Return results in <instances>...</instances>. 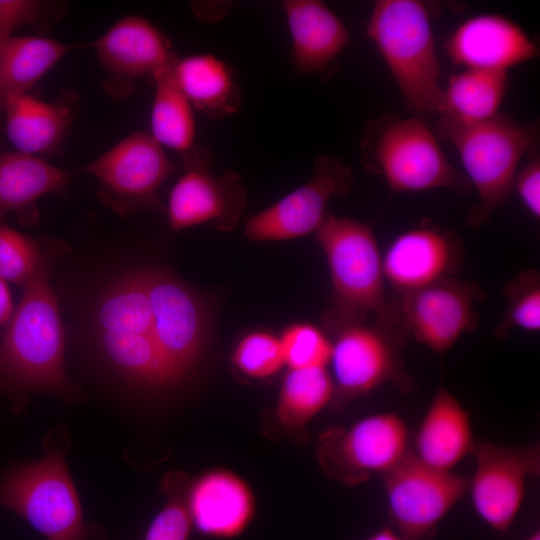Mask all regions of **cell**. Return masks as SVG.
Instances as JSON below:
<instances>
[{"label":"cell","instance_id":"cell-1","mask_svg":"<svg viewBox=\"0 0 540 540\" xmlns=\"http://www.w3.org/2000/svg\"><path fill=\"white\" fill-rule=\"evenodd\" d=\"M55 252H46L23 285L20 302L0 341V389L21 394L72 392L64 370V330L49 275Z\"/></svg>","mask_w":540,"mask_h":540},{"label":"cell","instance_id":"cell-2","mask_svg":"<svg viewBox=\"0 0 540 540\" xmlns=\"http://www.w3.org/2000/svg\"><path fill=\"white\" fill-rule=\"evenodd\" d=\"M316 238L332 286V305L324 317L328 330L368 319L406 329L396 301L386 296L382 255L371 227L356 219L328 214Z\"/></svg>","mask_w":540,"mask_h":540},{"label":"cell","instance_id":"cell-3","mask_svg":"<svg viewBox=\"0 0 540 540\" xmlns=\"http://www.w3.org/2000/svg\"><path fill=\"white\" fill-rule=\"evenodd\" d=\"M430 12L418 0H378L366 28L405 105L422 117L437 113L442 93Z\"/></svg>","mask_w":540,"mask_h":540},{"label":"cell","instance_id":"cell-4","mask_svg":"<svg viewBox=\"0 0 540 540\" xmlns=\"http://www.w3.org/2000/svg\"><path fill=\"white\" fill-rule=\"evenodd\" d=\"M93 332L104 359L124 378L150 388L175 384L156 342L145 269L127 273L104 290Z\"/></svg>","mask_w":540,"mask_h":540},{"label":"cell","instance_id":"cell-5","mask_svg":"<svg viewBox=\"0 0 540 540\" xmlns=\"http://www.w3.org/2000/svg\"><path fill=\"white\" fill-rule=\"evenodd\" d=\"M437 135L455 147L465 177L477 192L478 202L467 222L479 227L507 200L521 159L538 144L539 129L537 124H521L498 113L473 124L440 120Z\"/></svg>","mask_w":540,"mask_h":540},{"label":"cell","instance_id":"cell-6","mask_svg":"<svg viewBox=\"0 0 540 540\" xmlns=\"http://www.w3.org/2000/svg\"><path fill=\"white\" fill-rule=\"evenodd\" d=\"M360 148L367 171L381 176L393 192L445 188L464 194L471 188L422 116L390 113L369 121Z\"/></svg>","mask_w":540,"mask_h":540},{"label":"cell","instance_id":"cell-7","mask_svg":"<svg viewBox=\"0 0 540 540\" xmlns=\"http://www.w3.org/2000/svg\"><path fill=\"white\" fill-rule=\"evenodd\" d=\"M0 505L25 519L46 540H85L79 497L59 452L51 451L2 476Z\"/></svg>","mask_w":540,"mask_h":540},{"label":"cell","instance_id":"cell-8","mask_svg":"<svg viewBox=\"0 0 540 540\" xmlns=\"http://www.w3.org/2000/svg\"><path fill=\"white\" fill-rule=\"evenodd\" d=\"M334 333L330 364L335 395L351 399L386 383L411 387L400 352L409 336L402 327L377 320H355L329 330Z\"/></svg>","mask_w":540,"mask_h":540},{"label":"cell","instance_id":"cell-9","mask_svg":"<svg viewBox=\"0 0 540 540\" xmlns=\"http://www.w3.org/2000/svg\"><path fill=\"white\" fill-rule=\"evenodd\" d=\"M409 431L396 413L366 416L349 428H334L319 439L318 456L327 474L353 485L380 476L409 452Z\"/></svg>","mask_w":540,"mask_h":540},{"label":"cell","instance_id":"cell-10","mask_svg":"<svg viewBox=\"0 0 540 540\" xmlns=\"http://www.w3.org/2000/svg\"><path fill=\"white\" fill-rule=\"evenodd\" d=\"M84 170L99 181V196L115 212L127 215L159 206L157 191L175 170L163 147L135 132L90 162Z\"/></svg>","mask_w":540,"mask_h":540},{"label":"cell","instance_id":"cell-11","mask_svg":"<svg viewBox=\"0 0 540 540\" xmlns=\"http://www.w3.org/2000/svg\"><path fill=\"white\" fill-rule=\"evenodd\" d=\"M392 521L406 540H420L460 501L469 481L430 467L412 451L381 475Z\"/></svg>","mask_w":540,"mask_h":540},{"label":"cell","instance_id":"cell-12","mask_svg":"<svg viewBox=\"0 0 540 540\" xmlns=\"http://www.w3.org/2000/svg\"><path fill=\"white\" fill-rule=\"evenodd\" d=\"M212 161L211 151L199 145L182 155L184 171L168 199L171 230L211 223L218 230L231 231L238 222L247 203L243 181L233 171L216 174Z\"/></svg>","mask_w":540,"mask_h":540},{"label":"cell","instance_id":"cell-13","mask_svg":"<svg viewBox=\"0 0 540 540\" xmlns=\"http://www.w3.org/2000/svg\"><path fill=\"white\" fill-rule=\"evenodd\" d=\"M353 183L347 164L334 156H318L302 186L247 220L245 237L252 242L282 241L317 232L328 216L330 199L348 193Z\"/></svg>","mask_w":540,"mask_h":540},{"label":"cell","instance_id":"cell-14","mask_svg":"<svg viewBox=\"0 0 540 540\" xmlns=\"http://www.w3.org/2000/svg\"><path fill=\"white\" fill-rule=\"evenodd\" d=\"M156 342L174 383L195 366L206 336L198 295L169 272L145 269Z\"/></svg>","mask_w":540,"mask_h":540},{"label":"cell","instance_id":"cell-15","mask_svg":"<svg viewBox=\"0 0 540 540\" xmlns=\"http://www.w3.org/2000/svg\"><path fill=\"white\" fill-rule=\"evenodd\" d=\"M471 499L475 512L491 529L504 533L518 516L529 478L539 476V445L514 447L476 443Z\"/></svg>","mask_w":540,"mask_h":540},{"label":"cell","instance_id":"cell-16","mask_svg":"<svg viewBox=\"0 0 540 540\" xmlns=\"http://www.w3.org/2000/svg\"><path fill=\"white\" fill-rule=\"evenodd\" d=\"M399 296L396 303L408 334L437 353L477 327L475 304L486 298L476 282L456 277Z\"/></svg>","mask_w":540,"mask_h":540},{"label":"cell","instance_id":"cell-17","mask_svg":"<svg viewBox=\"0 0 540 540\" xmlns=\"http://www.w3.org/2000/svg\"><path fill=\"white\" fill-rule=\"evenodd\" d=\"M464 257L457 235L422 224L399 234L382 256L385 282L399 295L455 277Z\"/></svg>","mask_w":540,"mask_h":540},{"label":"cell","instance_id":"cell-18","mask_svg":"<svg viewBox=\"0 0 540 540\" xmlns=\"http://www.w3.org/2000/svg\"><path fill=\"white\" fill-rule=\"evenodd\" d=\"M445 49L451 61L465 69L504 73L539 54L517 23L495 13L467 18L449 35Z\"/></svg>","mask_w":540,"mask_h":540},{"label":"cell","instance_id":"cell-19","mask_svg":"<svg viewBox=\"0 0 540 540\" xmlns=\"http://www.w3.org/2000/svg\"><path fill=\"white\" fill-rule=\"evenodd\" d=\"M187 506L192 524L203 535L233 539L254 520L256 499L251 486L237 473L214 468L188 486Z\"/></svg>","mask_w":540,"mask_h":540},{"label":"cell","instance_id":"cell-20","mask_svg":"<svg viewBox=\"0 0 540 540\" xmlns=\"http://www.w3.org/2000/svg\"><path fill=\"white\" fill-rule=\"evenodd\" d=\"M94 47L105 70L129 82L138 77L155 81L178 59L169 39L140 16L117 21Z\"/></svg>","mask_w":540,"mask_h":540},{"label":"cell","instance_id":"cell-21","mask_svg":"<svg viewBox=\"0 0 540 540\" xmlns=\"http://www.w3.org/2000/svg\"><path fill=\"white\" fill-rule=\"evenodd\" d=\"M282 7L297 72L306 76L327 70L350 42L344 23L319 0H286Z\"/></svg>","mask_w":540,"mask_h":540},{"label":"cell","instance_id":"cell-22","mask_svg":"<svg viewBox=\"0 0 540 540\" xmlns=\"http://www.w3.org/2000/svg\"><path fill=\"white\" fill-rule=\"evenodd\" d=\"M475 444L467 410L448 389L440 387L419 425L412 453L430 467L452 471Z\"/></svg>","mask_w":540,"mask_h":540},{"label":"cell","instance_id":"cell-23","mask_svg":"<svg viewBox=\"0 0 540 540\" xmlns=\"http://www.w3.org/2000/svg\"><path fill=\"white\" fill-rule=\"evenodd\" d=\"M70 171L43 158L21 152H0V222L15 213L25 225L38 220L37 201L44 195H63Z\"/></svg>","mask_w":540,"mask_h":540},{"label":"cell","instance_id":"cell-24","mask_svg":"<svg viewBox=\"0 0 540 540\" xmlns=\"http://www.w3.org/2000/svg\"><path fill=\"white\" fill-rule=\"evenodd\" d=\"M1 108L11 144L17 152L35 156L56 150L74 118L70 96L48 103L26 93L6 99Z\"/></svg>","mask_w":540,"mask_h":540},{"label":"cell","instance_id":"cell-25","mask_svg":"<svg viewBox=\"0 0 540 540\" xmlns=\"http://www.w3.org/2000/svg\"><path fill=\"white\" fill-rule=\"evenodd\" d=\"M174 78L193 109L212 119L234 114L242 98L234 70L213 54L177 59Z\"/></svg>","mask_w":540,"mask_h":540},{"label":"cell","instance_id":"cell-26","mask_svg":"<svg viewBox=\"0 0 540 540\" xmlns=\"http://www.w3.org/2000/svg\"><path fill=\"white\" fill-rule=\"evenodd\" d=\"M507 73L465 69L453 75L442 93L437 109L441 121L473 124L499 112L507 89Z\"/></svg>","mask_w":540,"mask_h":540},{"label":"cell","instance_id":"cell-27","mask_svg":"<svg viewBox=\"0 0 540 540\" xmlns=\"http://www.w3.org/2000/svg\"><path fill=\"white\" fill-rule=\"evenodd\" d=\"M76 45L40 36H11L0 46V109L13 96L26 94Z\"/></svg>","mask_w":540,"mask_h":540},{"label":"cell","instance_id":"cell-28","mask_svg":"<svg viewBox=\"0 0 540 540\" xmlns=\"http://www.w3.org/2000/svg\"><path fill=\"white\" fill-rule=\"evenodd\" d=\"M335 386L326 367L288 369L276 404V417L286 428H302L333 399Z\"/></svg>","mask_w":540,"mask_h":540},{"label":"cell","instance_id":"cell-29","mask_svg":"<svg viewBox=\"0 0 540 540\" xmlns=\"http://www.w3.org/2000/svg\"><path fill=\"white\" fill-rule=\"evenodd\" d=\"M173 67L154 81L150 135L162 147L184 155L196 146L195 120L193 107L174 78Z\"/></svg>","mask_w":540,"mask_h":540},{"label":"cell","instance_id":"cell-30","mask_svg":"<svg viewBox=\"0 0 540 540\" xmlns=\"http://www.w3.org/2000/svg\"><path fill=\"white\" fill-rule=\"evenodd\" d=\"M507 304L495 336L506 340L511 331H540V273L526 269L512 277L503 287Z\"/></svg>","mask_w":540,"mask_h":540},{"label":"cell","instance_id":"cell-31","mask_svg":"<svg viewBox=\"0 0 540 540\" xmlns=\"http://www.w3.org/2000/svg\"><path fill=\"white\" fill-rule=\"evenodd\" d=\"M187 479L171 473L164 479L167 501L151 521L143 540H188L192 520L187 506Z\"/></svg>","mask_w":540,"mask_h":540},{"label":"cell","instance_id":"cell-32","mask_svg":"<svg viewBox=\"0 0 540 540\" xmlns=\"http://www.w3.org/2000/svg\"><path fill=\"white\" fill-rule=\"evenodd\" d=\"M231 362L247 377H271L285 366L280 338L266 331L250 332L236 344Z\"/></svg>","mask_w":540,"mask_h":540},{"label":"cell","instance_id":"cell-33","mask_svg":"<svg viewBox=\"0 0 540 540\" xmlns=\"http://www.w3.org/2000/svg\"><path fill=\"white\" fill-rule=\"evenodd\" d=\"M47 251L35 239L0 222V278L24 285Z\"/></svg>","mask_w":540,"mask_h":540},{"label":"cell","instance_id":"cell-34","mask_svg":"<svg viewBox=\"0 0 540 540\" xmlns=\"http://www.w3.org/2000/svg\"><path fill=\"white\" fill-rule=\"evenodd\" d=\"M279 338L288 369L326 367L330 363L332 341L313 324H292Z\"/></svg>","mask_w":540,"mask_h":540},{"label":"cell","instance_id":"cell-35","mask_svg":"<svg viewBox=\"0 0 540 540\" xmlns=\"http://www.w3.org/2000/svg\"><path fill=\"white\" fill-rule=\"evenodd\" d=\"M538 148L530 151L528 161L518 169L513 187L526 210L535 219L540 218V157Z\"/></svg>","mask_w":540,"mask_h":540},{"label":"cell","instance_id":"cell-36","mask_svg":"<svg viewBox=\"0 0 540 540\" xmlns=\"http://www.w3.org/2000/svg\"><path fill=\"white\" fill-rule=\"evenodd\" d=\"M44 6L34 0H0V46L21 25L38 21Z\"/></svg>","mask_w":540,"mask_h":540},{"label":"cell","instance_id":"cell-37","mask_svg":"<svg viewBox=\"0 0 540 540\" xmlns=\"http://www.w3.org/2000/svg\"><path fill=\"white\" fill-rule=\"evenodd\" d=\"M14 307L7 282L0 278V329L7 326L13 314Z\"/></svg>","mask_w":540,"mask_h":540},{"label":"cell","instance_id":"cell-38","mask_svg":"<svg viewBox=\"0 0 540 540\" xmlns=\"http://www.w3.org/2000/svg\"><path fill=\"white\" fill-rule=\"evenodd\" d=\"M365 540H406L400 533H397L396 531L390 529V528H382L370 536H368Z\"/></svg>","mask_w":540,"mask_h":540},{"label":"cell","instance_id":"cell-39","mask_svg":"<svg viewBox=\"0 0 540 540\" xmlns=\"http://www.w3.org/2000/svg\"><path fill=\"white\" fill-rule=\"evenodd\" d=\"M525 540H540V532L539 530L532 533L527 539Z\"/></svg>","mask_w":540,"mask_h":540},{"label":"cell","instance_id":"cell-40","mask_svg":"<svg viewBox=\"0 0 540 540\" xmlns=\"http://www.w3.org/2000/svg\"><path fill=\"white\" fill-rule=\"evenodd\" d=\"M1 140H2V139H1V130H0V144H1Z\"/></svg>","mask_w":540,"mask_h":540}]
</instances>
